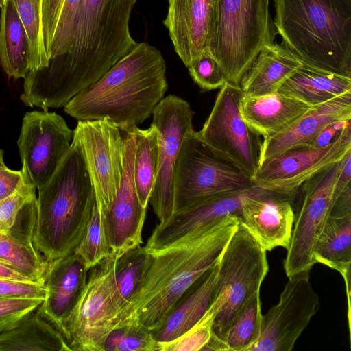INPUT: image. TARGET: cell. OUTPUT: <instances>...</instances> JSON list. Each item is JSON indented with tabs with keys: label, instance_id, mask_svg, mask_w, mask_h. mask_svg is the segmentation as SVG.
<instances>
[{
	"label": "cell",
	"instance_id": "obj_1",
	"mask_svg": "<svg viewBox=\"0 0 351 351\" xmlns=\"http://www.w3.org/2000/svg\"><path fill=\"white\" fill-rule=\"evenodd\" d=\"M137 0H82L69 51L29 71L20 98L43 110L64 107L99 80L136 45L130 32Z\"/></svg>",
	"mask_w": 351,
	"mask_h": 351
},
{
	"label": "cell",
	"instance_id": "obj_2",
	"mask_svg": "<svg viewBox=\"0 0 351 351\" xmlns=\"http://www.w3.org/2000/svg\"><path fill=\"white\" fill-rule=\"evenodd\" d=\"M239 221L237 215H227L164 248L147 250V268L116 327L158 328L184 293L217 261Z\"/></svg>",
	"mask_w": 351,
	"mask_h": 351
},
{
	"label": "cell",
	"instance_id": "obj_3",
	"mask_svg": "<svg viewBox=\"0 0 351 351\" xmlns=\"http://www.w3.org/2000/svg\"><path fill=\"white\" fill-rule=\"evenodd\" d=\"M166 64L160 51L138 43L99 80L64 106L78 121L107 119L123 132L150 117L167 90Z\"/></svg>",
	"mask_w": 351,
	"mask_h": 351
},
{
	"label": "cell",
	"instance_id": "obj_4",
	"mask_svg": "<svg viewBox=\"0 0 351 351\" xmlns=\"http://www.w3.org/2000/svg\"><path fill=\"white\" fill-rule=\"evenodd\" d=\"M38 190L33 243L50 261L75 251L96 204L81 147L74 136L55 173Z\"/></svg>",
	"mask_w": 351,
	"mask_h": 351
},
{
	"label": "cell",
	"instance_id": "obj_5",
	"mask_svg": "<svg viewBox=\"0 0 351 351\" xmlns=\"http://www.w3.org/2000/svg\"><path fill=\"white\" fill-rule=\"evenodd\" d=\"M276 32L303 62L351 77V0H273Z\"/></svg>",
	"mask_w": 351,
	"mask_h": 351
},
{
	"label": "cell",
	"instance_id": "obj_6",
	"mask_svg": "<svg viewBox=\"0 0 351 351\" xmlns=\"http://www.w3.org/2000/svg\"><path fill=\"white\" fill-rule=\"evenodd\" d=\"M276 30L269 0H219L215 32L208 50L228 82L239 84Z\"/></svg>",
	"mask_w": 351,
	"mask_h": 351
},
{
	"label": "cell",
	"instance_id": "obj_7",
	"mask_svg": "<svg viewBox=\"0 0 351 351\" xmlns=\"http://www.w3.org/2000/svg\"><path fill=\"white\" fill-rule=\"evenodd\" d=\"M269 271L266 251L239 223L219 257L217 292L223 297L204 351H225L226 335L237 313L256 293Z\"/></svg>",
	"mask_w": 351,
	"mask_h": 351
},
{
	"label": "cell",
	"instance_id": "obj_8",
	"mask_svg": "<svg viewBox=\"0 0 351 351\" xmlns=\"http://www.w3.org/2000/svg\"><path fill=\"white\" fill-rule=\"evenodd\" d=\"M195 132L194 130L184 136L175 165L174 214L215 197L255 185L250 176L210 149Z\"/></svg>",
	"mask_w": 351,
	"mask_h": 351
},
{
	"label": "cell",
	"instance_id": "obj_9",
	"mask_svg": "<svg viewBox=\"0 0 351 351\" xmlns=\"http://www.w3.org/2000/svg\"><path fill=\"white\" fill-rule=\"evenodd\" d=\"M111 253L91 267L81 294L64 322L62 335L71 351H104V341L117 325L120 311Z\"/></svg>",
	"mask_w": 351,
	"mask_h": 351
},
{
	"label": "cell",
	"instance_id": "obj_10",
	"mask_svg": "<svg viewBox=\"0 0 351 351\" xmlns=\"http://www.w3.org/2000/svg\"><path fill=\"white\" fill-rule=\"evenodd\" d=\"M343 158L304 182L293 196L294 222L283 261L288 278L311 270L315 264L314 248L335 200V184Z\"/></svg>",
	"mask_w": 351,
	"mask_h": 351
},
{
	"label": "cell",
	"instance_id": "obj_11",
	"mask_svg": "<svg viewBox=\"0 0 351 351\" xmlns=\"http://www.w3.org/2000/svg\"><path fill=\"white\" fill-rule=\"evenodd\" d=\"M243 93L229 82L220 88L212 110L197 136L253 178L260 165L261 136L243 119Z\"/></svg>",
	"mask_w": 351,
	"mask_h": 351
},
{
	"label": "cell",
	"instance_id": "obj_12",
	"mask_svg": "<svg viewBox=\"0 0 351 351\" xmlns=\"http://www.w3.org/2000/svg\"><path fill=\"white\" fill-rule=\"evenodd\" d=\"M73 132L81 147L101 219L116 197L123 175L124 134L107 119L78 121Z\"/></svg>",
	"mask_w": 351,
	"mask_h": 351
},
{
	"label": "cell",
	"instance_id": "obj_13",
	"mask_svg": "<svg viewBox=\"0 0 351 351\" xmlns=\"http://www.w3.org/2000/svg\"><path fill=\"white\" fill-rule=\"evenodd\" d=\"M152 124L158 136V171L149 203L162 226L174 214L173 176L184 136L194 131V112L188 101L169 95L152 111Z\"/></svg>",
	"mask_w": 351,
	"mask_h": 351
},
{
	"label": "cell",
	"instance_id": "obj_14",
	"mask_svg": "<svg viewBox=\"0 0 351 351\" xmlns=\"http://www.w3.org/2000/svg\"><path fill=\"white\" fill-rule=\"evenodd\" d=\"M310 271L289 277L278 303L262 315L259 337L249 351L293 350L320 306Z\"/></svg>",
	"mask_w": 351,
	"mask_h": 351
},
{
	"label": "cell",
	"instance_id": "obj_15",
	"mask_svg": "<svg viewBox=\"0 0 351 351\" xmlns=\"http://www.w3.org/2000/svg\"><path fill=\"white\" fill-rule=\"evenodd\" d=\"M351 151V125L330 145L292 146L263 160L252 180L255 185L292 199L298 189L322 170L341 160Z\"/></svg>",
	"mask_w": 351,
	"mask_h": 351
},
{
	"label": "cell",
	"instance_id": "obj_16",
	"mask_svg": "<svg viewBox=\"0 0 351 351\" xmlns=\"http://www.w3.org/2000/svg\"><path fill=\"white\" fill-rule=\"evenodd\" d=\"M73 133L56 112L32 111L25 114L17 145L22 169L36 189L55 173L71 147Z\"/></svg>",
	"mask_w": 351,
	"mask_h": 351
},
{
	"label": "cell",
	"instance_id": "obj_17",
	"mask_svg": "<svg viewBox=\"0 0 351 351\" xmlns=\"http://www.w3.org/2000/svg\"><path fill=\"white\" fill-rule=\"evenodd\" d=\"M123 134V175L115 198L101 219L111 253L119 256L142 243L147 210L140 203L134 181L135 138L132 128Z\"/></svg>",
	"mask_w": 351,
	"mask_h": 351
},
{
	"label": "cell",
	"instance_id": "obj_18",
	"mask_svg": "<svg viewBox=\"0 0 351 351\" xmlns=\"http://www.w3.org/2000/svg\"><path fill=\"white\" fill-rule=\"evenodd\" d=\"M219 0H168L163 24L173 49L188 67L206 50L213 38Z\"/></svg>",
	"mask_w": 351,
	"mask_h": 351
},
{
	"label": "cell",
	"instance_id": "obj_19",
	"mask_svg": "<svg viewBox=\"0 0 351 351\" xmlns=\"http://www.w3.org/2000/svg\"><path fill=\"white\" fill-rule=\"evenodd\" d=\"M292 200L258 186L243 197L239 220L266 252L289 248L294 222Z\"/></svg>",
	"mask_w": 351,
	"mask_h": 351
},
{
	"label": "cell",
	"instance_id": "obj_20",
	"mask_svg": "<svg viewBox=\"0 0 351 351\" xmlns=\"http://www.w3.org/2000/svg\"><path fill=\"white\" fill-rule=\"evenodd\" d=\"M88 271L75 251L49 262L43 279L46 295L37 310L62 334L64 322L86 284Z\"/></svg>",
	"mask_w": 351,
	"mask_h": 351
},
{
	"label": "cell",
	"instance_id": "obj_21",
	"mask_svg": "<svg viewBox=\"0 0 351 351\" xmlns=\"http://www.w3.org/2000/svg\"><path fill=\"white\" fill-rule=\"evenodd\" d=\"M257 187L221 195L183 211L175 213L169 221L157 226L144 246L147 251L164 248L227 215L239 217L243 197Z\"/></svg>",
	"mask_w": 351,
	"mask_h": 351
},
{
	"label": "cell",
	"instance_id": "obj_22",
	"mask_svg": "<svg viewBox=\"0 0 351 351\" xmlns=\"http://www.w3.org/2000/svg\"><path fill=\"white\" fill-rule=\"evenodd\" d=\"M351 119V93L313 106L280 133L263 138L260 163L292 146L310 144L328 125Z\"/></svg>",
	"mask_w": 351,
	"mask_h": 351
},
{
	"label": "cell",
	"instance_id": "obj_23",
	"mask_svg": "<svg viewBox=\"0 0 351 351\" xmlns=\"http://www.w3.org/2000/svg\"><path fill=\"white\" fill-rule=\"evenodd\" d=\"M219 266V258L184 293L162 324L151 331L156 341L176 339L201 319L217 295Z\"/></svg>",
	"mask_w": 351,
	"mask_h": 351
},
{
	"label": "cell",
	"instance_id": "obj_24",
	"mask_svg": "<svg viewBox=\"0 0 351 351\" xmlns=\"http://www.w3.org/2000/svg\"><path fill=\"white\" fill-rule=\"evenodd\" d=\"M313 106L279 90L258 96L243 95V119L263 138L285 130Z\"/></svg>",
	"mask_w": 351,
	"mask_h": 351
},
{
	"label": "cell",
	"instance_id": "obj_25",
	"mask_svg": "<svg viewBox=\"0 0 351 351\" xmlns=\"http://www.w3.org/2000/svg\"><path fill=\"white\" fill-rule=\"evenodd\" d=\"M302 64V60L282 43L266 45L259 51L239 86L246 96L273 93Z\"/></svg>",
	"mask_w": 351,
	"mask_h": 351
},
{
	"label": "cell",
	"instance_id": "obj_26",
	"mask_svg": "<svg viewBox=\"0 0 351 351\" xmlns=\"http://www.w3.org/2000/svg\"><path fill=\"white\" fill-rule=\"evenodd\" d=\"M315 263L337 271L344 280L348 299V316L350 313L351 213H330L317 240Z\"/></svg>",
	"mask_w": 351,
	"mask_h": 351
},
{
	"label": "cell",
	"instance_id": "obj_27",
	"mask_svg": "<svg viewBox=\"0 0 351 351\" xmlns=\"http://www.w3.org/2000/svg\"><path fill=\"white\" fill-rule=\"evenodd\" d=\"M278 90L313 107L351 93V77L302 62Z\"/></svg>",
	"mask_w": 351,
	"mask_h": 351
},
{
	"label": "cell",
	"instance_id": "obj_28",
	"mask_svg": "<svg viewBox=\"0 0 351 351\" xmlns=\"http://www.w3.org/2000/svg\"><path fill=\"white\" fill-rule=\"evenodd\" d=\"M0 351H71L60 331L37 308L0 333Z\"/></svg>",
	"mask_w": 351,
	"mask_h": 351
},
{
	"label": "cell",
	"instance_id": "obj_29",
	"mask_svg": "<svg viewBox=\"0 0 351 351\" xmlns=\"http://www.w3.org/2000/svg\"><path fill=\"white\" fill-rule=\"evenodd\" d=\"M0 65L14 79H24L29 72L28 37L11 0H6L1 8Z\"/></svg>",
	"mask_w": 351,
	"mask_h": 351
},
{
	"label": "cell",
	"instance_id": "obj_30",
	"mask_svg": "<svg viewBox=\"0 0 351 351\" xmlns=\"http://www.w3.org/2000/svg\"><path fill=\"white\" fill-rule=\"evenodd\" d=\"M81 1L42 0L43 40L49 61L69 51Z\"/></svg>",
	"mask_w": 351,
	"mask_h": 351
},
{
	"label": "cell",
	"instance_id": "obj_31",
	"mask_svg": "<svg viewBox=\"0 0 351 351\" xmlns=\"http://www.w3.org/2000/svg\"><path fill=\"white\" fill-rule=\"evenodd\" d=\"M135 150L133 177L141 206L147 208L158 171V136L155 126L147 129L133 126Z\"/></svg>",
	"mask_w": 351,
	"mask_h": 351
},
{
	"label": "cell",
	"instance_id": "obj_32",
	"mask_svg": "<svg viewBox=\"0 0 351 351\" xmlns=\"http://www.w3.org/2000/svg\"><path fill=\"white\" fill-rule=\"evenodd\" d=\"M149 260L150 253L141 245L126 251L117 258L114 285L119 317L138 289Z\"/></svg>",
	"mask_w": 351,
	"mask_h": 351
},
{
	"label": "cell",
	"instance_id": "obj_33",
	"mask_svg": "<svg viewBox=\"0 0 351 351\" xmlns=\"http://www.w3.org/2000/svg\"><path fill=\"white\" fill-rule=\"evenodd\" d=\"M262 315L258 292L234 318L226 335L225 351H249L259 337Z\"/></svg>",
	"mask_w": 351,
	"mask_h": 351
},
{
	"label": "cell",
	"instance_id": "obj_34",
	"mask_svg": "<svg viewBox=\"0 0 351 351\" xmlns=\"http://www.w3.org/2000/svg\"><path fill=\"white\" fill-rule=\"evenodd\" d=\"M26 30L29 43V71L47 66L42 25V0H11Z\"/></svg>",
	"mask_w": 351,
	"mask_h": 351
},
{
	"label": "cell",
	"instance_id": "obj_35",
	"mask_svg": "<svg viewBox=\"0 0 351 351\" xmlns=\"http://www.w3.org/2000/svg\"><path fill=\"white\" fill-rule=\"evenodd\" d=\"M222 303L223 297L217 292L213 302L201 319L176 339L169 342L159 343L160 351L202 350L211 338L213 324Z\"/></svg>",
	"mask_w": 351,
	"mask_h": 351
},
{
	"label": "cell",
	"instance_id": "obj_36",
	"mask_svg": "<svg viewBox=\"0 0 351 351\" xmlns=\"http://www.w3.org/2000/svg\"><path fill=\"white\" fill-rule=\"evenodd\" d=\"M160 343L146 328L124 324L114 328L106 337L104 351H160Z\"/></svg>",
	"mask_w": 351,
	"mask_h": 351
},
{
	"label": "cell",
	"instance_id": "obj_37",
	"mask_svg": "<svg viewBox=\"0 0 351 351\" xmlns=\"http://www.w3.org/2000/svg\"><path fill=\"white\" fill-rule=\"evenodd\" d=\"M75 252L82 258L88 270L111 254L96 204Z\"/></svg>",
	"mask_w": 351,
	"mask_h": 351
},
{
	"label": "cell",
	"instance_id": "obj_38",
	"mask_svg": "<svg viewBox=\"0 0 351 351\" xmlns=\"http://www.w3.org/2000/svg\"><path fill=\"white\" fill-rule=\"evenodd\" d=\"M23 180L19 188L0 200V232L8 234L23 206L36 196V186L21 169Z\"/></svg>",
	"mask_w": 351,
	"mask_h": 351
},
{
	"label": "cell",
	"instance_id": "obj_39",
	"mask_svg": "<svg viewBox=\"0 0 351 351\" xmlns=\"http://www.w3.org/2000/svg\"><path fill=\"white\" fill-rule=\"evenodd\" d=\"M187 68L194 82L202 90L221 88L228 82L221 68L208 49Z\"/></svg>",
	"mask_w": 351,
	"mask_h": 351
},
{
	"label": "cell",
	"instance_id": "obj_40",
	"mask_svg": "<svg viewBox=\"0 0 351 351\" xmlns=\"http://www.w3.org/2000/svg\"><path fill=\"white\" fill-rule=\"evenodd\" d=\"M43 301L40 298L26 297L0 298V333L19 324Z\"/></svg>",
	"mask_w": 351,
	"mask_h": 351
},
{
	"label": "cell",
	"instance_id": "obj_41",
	"mask_svg": "<svg viewBox=\"0 0 351 351\" xmlns=\"http://www.w3.org/2000/svg\"><path fill=\"white\" fill-rule=\"evenodd\" d=\"M45 295L46 288L42 283L0 279V298L26 297L44 300Z\"/></svg>",
	"mask_w": 351,
	"mask_h": 351
},
{
	"label": "cell",
	"instance_id": "obj_42",
	"mask_svg": "<svg viewBox=\"0 0 351 351\" xmlns=\"http://www.w3.org/2000/svg\"><path fill=\"white\" fill-rule=\"evenodd\" d=\"M23 180L21 171L10 169L3 161H0V200L13 193Z\"/></svg>",
	"mask_w": 351,
	"mask_h": 351
},
{
	"label": "cell",
	"instance_id": "obj_43",
	"mask_svg": "<svg viewBox=\"0 0 351 351\" xmlns=\"http://www.w3.org/2000/svg\"><path fill=\"white\" fill-rule=\"evenodd\" d=\"M350 120L335 121L326 125L310 145L316 147H324L334 142L345 128L350 125Z\"/></svg>",
	"mask_w": 351,
	"mask_h": 351
},
{
	"label": "cell",
	"instance_id": "obj_44",
	"mask_svg": "<svg viewBox=\"0 0 351 351\" xmlns=\"http://www.w3.org/2000/svg\"><path fill=\"white\" fill-rule=\"evenodd\" d=\"M0 279L16 282H34L1 260H0Z\"/></svg>",
	"mask_w": 351,
	"mask_h": 351
},
{
	"label": "cell",
	"instance_id": "obj_45",
	"mask_svg": "<svg viewBox=\"0 0 351 351\" xmlns=\"http://www.w3.org/2000/svg\"><path fill=\"white\" fill-rule=\"evenodd\" d=\"M0 161H3V151L0 149Z\"/></svg>",
	"mask_w": 351,
	"mask_h": 351
},
{
	"label": "cell",
	"instance_id": "obj_46",
	"mask_svg": "<svg viewBox=\"0 0 351 351\" xmlns=\"http://www.w3.org/2000/svg\"><path fill=\"white\" fill-rule=\"evenodd\" d=\"M6 0H0V9L3 6Z\"/></svg>",
	"mask_w": 351,
	"mask_h": 351
}]
</instances>
